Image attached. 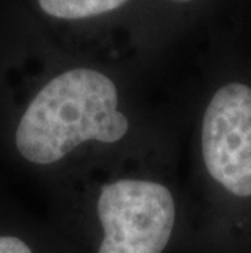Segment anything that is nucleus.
Segmentation results:
<instances>
[{"label": "nucleus", "instance_id": "f257e3e1", "mask_svg": "<svg viewBox=\"0 0 251 253\" xmlns=\"http://www.w3.org/2000/svg\"><path fill=\"white\" fill-rule=\"evenodd\" d=\"M129 131L117 88L93 69H71L33 96L15 129V149L33 165H54L87 142L113 144Z\"/></svg>", "mask_w": 251, "mask_h": 253}, {"label": "nucleus", "instance_id": "f03ea898", "mask_svg": "<svg viewBox=\"0 0 251 253\" xmlns=\"http://www.w3.org/2000/svg\"><path fill=\"white\" fill-rule=\"evenodd\" d=\"M98 253H162L175 225V201L160 183L121 178L101 188Z\"/></svg>", "mask_w": 251, "mask_h": 253}, {"label": "nucleus", "instance_id": "7ed1b4c3", "mask_svg": "<svg viewBox=\"0 0 251 253\" xmlns=\"http://www.w3.org/2000/svg\"><path fill=\"white\" fill-rule=\"evenodd\" d=\"M202 155L217 183L251 196V88L228 84L212 96L202 121Z\"/></svg>", "mask_w": 251, "mask_h": 253}, {"label": "nucleus", "instance_id": "20e7f679", "mask_svg": "<svg viewBox=\"0 0 251 253\" xmlns=\"http://www.w3.org/2000/svg\"><path fill=\"white\" fill-rule=\"evenodd\" d=\"M127 0H38L44 13L61 20H83L113 12Z\"/></svg>", "mask_w": 251, "mask_h": 253}, {"label": "nucleus", "instance_id": "39448f33", "mask_svg": "<svg viewBox=\"0 0 251 253\" xmlns=\"http://www.w3.org/2000/svg\"><path fill=\"white\" fill-rule=\"evenodd\" d=\"M0 253H33L31 247L17 235H0Z\"/></svg>", "mask_w": 251, "mask_h": 253}, {"label": "nucleus", "instance_id": "423d86ee", "mask_svg": "<svg viewBox=\"0 0 251 253\" xmlns=\"http://www.w3.org/2000/svg\"><path fill=\"white\" fill-rule=\"evenodd\" d=\"M176 2H189V0H176Z\"/></svg>", "mask_w": 251, "mask_h": 253}]
</instances>
